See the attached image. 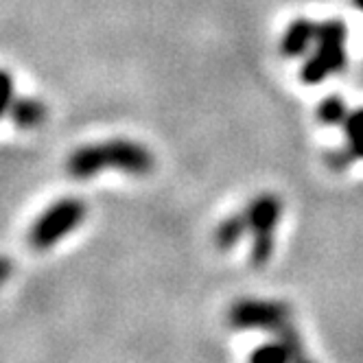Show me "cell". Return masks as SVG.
<instances>
[{"label":"cell","instance_id":"1","mask_svg":"<svg viewBox=\"0 0 363 363\" xmlns=\"http://www.w3.org/2000/svg\"><path fill=\"white\" fill-rule=\"evenodd\" d=\"M153 164V153L145 145L127 138H114L74 149L66 162V169L77 179H88L103 173V169H116L129 175H147L151 173Z\"/></svg>","mask_w":363,"mask_h":363},{"label":"cell","instance_id":"2","mask_svg":"<svg viewBox=\"0 0 363 363\" xmlns=\"http://www.w3.org/2000/svg\"><path fill=\"white\" fill-rule=\"evenodd\" d=\"M346 38L348 29L342 20L318 24V48L300 70V79L306 86H318L326 77L344 70L346 66Z\"/></svg>","mask_w":363,"mask_h":363},{"label":"cell","instance_id":"3","mask_svg":"<svg viewBox=\"0 0 363 363\" xmlns=\"http://www.w3.org/2000/svg\"><path fill=\"white\" fill-rule=\"evenodd\" d=\"M86 213H88L86 201L77 197H64V199H57L55 203H50L29 230L31 247L48 250L57 245L72 230L82 225V221L86 219Z\"/></svg>","mask_w":363,"mask_h":363},{"label":"cell","instance_id":"4","mask_svg":"<svg viewBox=\"0 0 363 363\" xmlns=\"http://www.w3.org/2000/svg\"><path fill=\"white\" fill-rule=\"evenodd\" d=\"M228 322L237 330H269L280 335L291 326V308L276 300H239L232 304Z\"/></svg>","mask_w":363,"mask_h":363},{"label":"cell","instance_id":"5","mask_svg":"<svg viewBox=\"0 0 363 363\" xmlns=\"http://www.w3.org/2000/svg\"><path fill=\"white\" fill-rule=\"evenodd\" d=\"M243 215L254 239H274V230L282 215V201L276 195H258L250 201Z\"/></svg>","mask_w":363,"mask_h":363},{"label":"cell","instance_id":"6","mask_svg":"<svg viewBox=\"0 0 363 363\" xmlns=\"http://www.w3.org/2000/svg\"><path fill=\"white\" fill-rule=\"evenodd\" d=\"M318 40V24L306 18L294 20L280 40V53L284 57H300L304 55L311 44Z\"/></svg>","mask_w":363,"mask_h":363},{"label":"cell","instance_id":"7","mask_svg":"<svg viewBox=\"0 0 363 363\" xmlns=\"http://www.w3.org/2000/svg\"><path fill=\"white\" fill-rule=\"evenodd\" d=\"M9 116H11V121L18 127H22V129H33L40 123H44V118H46V106H44L40 99L20 96V99H13L11 108H9Z\"/></svg>","mask_w":363,"mask_h":363},{"label":"cell","instance_id":"8","mask_svg":"<svg viewBox=\"0 0 363 363\" xmlns=\"http://www.w3.org/2000/svg\"><path fill=\"white\" fill-rule=\"evenodd\" d=\"M247 230H250V225H247L245 215H230L215 230V245L219 250L228 252L243 239V235Z\"/></svg>","mask_w":363,"mask_h":363},{"label":"cell","instance_id":"9","mask_svg":"<svg viewBox=\"0 0 363 363\" xmlns=\"http://www.w3.org/2000/svg\"><path fill=\"white\" fill-rule=\"evenodd\" d=\"M296 359L294 350L289 348V344L276 337V342L272 344H263L261 348H256L252 354H250V361L254 363H282V361H291Z\"/></svg>","mask_w":363,"mask_h":363},{"label":"cell","instance_id":"10","mask_svg":"<svg viewBox=\"0 0 363 363\" xmlns=\"http://www.w3.org/2000/svg\"><path fill=\"white\" fill-rule=\"evenodd\" d=\"M348 114L350 112L346 108V101L342 96H335V94L326 96L318 108V118L324 125H342Z\"/></svg>","mask_w":363,"mask_h":363},{"label":"cell","instance_id":"11","mask_svg":"<svg viewBox=\"0 0 363 363\" xmlns=\"http://www.w3.org/2000/svg\"><path fill=\"white\" fill-rule=\"evenodd\" d=\"M13 99V77L7 70H0V118L9 114Z\"/></svg>","mask_w":363,"mask_h":363},{"label":"cell","instance_id":"12","mask_svg":"<svg viewBox=\"0 0 363 363\" xmlns=\"http://www.w3.org/2000/svg\"><path fill=\"white\" fill-rule=\"evenodd\" d=\"M344 129H346L348 143L363 140V108H361V110H354V112H350V114L346 116Z\"/></svg>","mask_w":363,"mask_h":363},{"label":"cell","instance_id":"13","mask_svg":"<svg viewBox=\"0 0 363 363\" xmlns=\"http://www.w3.org/2000/svg\"><path fill=\"white\" fill-rule=\"evenodd\" d=\"M348 160H363V140H357V143H348V149H344Z\"/></svg>","mask_w":363,"mask_h":363},{"label":"cell","instance_id":"14","mask_svg":"<svg viewBox=\"0 0 363 363\" xmlns=\"http://www.w3.org/2000/svg\"><path fill=\"white\" fill-rule=\"evenodd\" d=\"M11 263L7 261L5 256H0V282H5L7 278H9V274H11Z\"/></svg>","mask_w":363,"mask_h":363},{"label":"cell","instance_id":"15","mask_svg":"<svg viewBox=\"0 0 363 363\" xmlns=\"http://www.w3.org/2000/svg\"><path fill=\"white\" fill-rule=\"evenodd\" d=\"M350 5L359 11H363V0H350Z\"/></svg>","mask_w":363,"mask_h":363}]
</instances>
